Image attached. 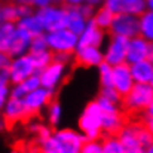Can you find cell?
Returning a JSON list of instances; mask_svg holds the SVG:
<instances>
[{
	"mask_svg": "<svg viewBox=\"0 0 153 153\" xmlns=\"http://www.w3.org/2000/svg\"><path fill=\"white\" fill-rule=\"evenodd\" d=\"M131 71H132L135 83H150L153 77V61L147 58V59L134 62L131 64Z\"/></svg>",
	"mask_w": 153,
	"mask_h": 153,
	"instance_id": "44dd1931",
	"label": "cell"
},
{
	"mask_svg": "<svg viewBox=\"0 0 153 153\" xmlns=\"http://www.w3.org/2000/svg\"><path fill=\"white\" fill-rule=\"evenodd\" d=\"M104 6L110 9L114 15L129 13V15L141 16L146 12L147 3L146 0H104Z\"/></svg>",
	"mask_w": 153,
	"mask_h": 153,
	"instance_id": "5bb4252c",
	"label": "cell"
},
{
	"mask_svg": "<svg viewBox=\"0 0 153 153\" xmlns=\"http://www.w3.org/2000/svg\"><path fill=\"white\" fill-rule=\"evenodd\" d=\"M9 73H10V82H12V85L21 83L25 79H28L31 74L37 73L36 71V67H34V62L31 59V55L30 53H25L22 56L13 58L12 62H10V67H9Z\"/></svg>",
	"mask_w": 153,
	"mask_h": 153,
	"instance_id": "8fae6325",
	"label": "cell"
},
{
	"mask_svg": "<svg viewBox=\"0 0 153 153\" xmlns=\"http://www.w3.org/2000/svg\"><path fill=\"white\" fill-rule=\"evenodd\" d=\"M31 40H33V36L27 30L18 27L16 31H15V34H13V37H12V40L9 42L7 49L4 51V53L10 55L12 58H16V56H22L25 53H30Z\"/></svg>",
	"mask_w": 153,
	"mask_h": 153,
	"instance_id": "9a60e30c",
	"label": "cell"
},
{
	"mask_svg": "<svg viewBox=\"0 0 153 153\" xmlns=\"http://www.w3.org/2000/svg\"><path fill=\"white\" fill-rule=\"evenodd\" d=\"M149 46H150V42L147 39H144L143 36H137V37L129 39L126 62L134 64V62L147 59L149 58Z\"/></svg>",
	"mask_w": 153,
	"mask_h": 153,
	"instance_id": "ac0fdd59",
	"label": "cell"
},
{
	"mask_svg": "<svg viewBox=\"0 0 153 153\" xmlns=\"http://www.w3.org/2000/svg\"><path fill=\"white\" fill-rule=\"evenodd\" d=\"M65 68H67L65 62H59V61L51 62L46 68H43L39 73L40 74V80H42V86L53 91L59 85V82L62 80V77L65 74Z\"/></svg>",
	"mask_w": 153,
	"mask_h": 153,
	"instance_id": "2e32d148",
	"label": "cell"
},
{
	"mask_svg": "<svg viewBox=\"0 0 153 153\" xmlns=\"http://www.w3.org/2000/svg\"><path fill=\"white\" fill-rule=\"evenodd\" d=\"M16 85H19V86L24 89V92H25V94H30L31 91H36L37 88H40V86H42L40 74H39V73H34V74H31L28 79H25L24 82L16 83Z\"/></svg>",
	"mask_w": 153,
	"mask_h": 153,
	"instance_id": "83f0119b",
	"label": "cell"
},
{
	"mask_svg": "<svg viewBox=\"0 0 153 153\" xmlns=\"http://www.w3.org/2000/svg\"><path fill=\"white\" fill-rule=\"evenodd\" d=\"M46 49H49L46 34H39V36H34V37H33V40H31L30 52H40V51H46Z\"/></svg>",
	"mask_w": 153,
	"mask_h": 153,
	"instance_id": "1f68e13d",
	"label": "cell"
},
{
	"mask_svg": "<svg viewBox=\"0 0 153 153\" xmlns=\"http://www.w3.org/2000/svg\"><path fill=\"white\" fill-rule=\"evenodd\" d=\"M49 49L53 53H74L79 46V34L70 28H61L46 33Z\"/></svg>",
	"mask_w": 153,
	"mask_h": 153,
	"instance_id": "5b68a950",
	"label": "cell"
},
{
	"mask_svg": "<svg viewBox=\"0 0 153 153\" xmlns=\"http://www.w3.org/2000/svg\"><path fill=\"white\" fill-rule=\"evenodd\" d=\"M110 36H123L128 39L140 36V16L129 13H117L108 30Z\"/></svg>",
	"mask_w": 153,
	"mask_h": 153,
	"instance_id": "ba28073f",
	"label": "cell"
},
{
	"mask_svg": "<svg viewBox=\"0 0 153 153\" xmlns=\"http://www.w3.org/2000/svg\"><path fill=\"white\" fill-rule=\"evenodd\" d=\"M144 113H147V114H150V116H153V102L150 104V107H149V108H147V110H146Z\"/></svg>",
	"mask_w": 153,
	"mask_h": 153,
	"instance_id": "60d3db41",
	"label": "cell"
},
{
	"mask_svg": "<svg viewBox=\"0 0 153 153\" xmlns=\"http://www.w3.org/2000/svg\"><path fill=\"white\" fill-rule=\"evenodd\" d=\"M61 119V105L55 98L52 100V102L48 105V120L51 126H56L59 123Z\"/></svg>",
	"mask_w": 153,
	"mask_h": 153,
	"instance_id": "f546056e",
	"label": "cell"
},
{
	"mask_svg": "<svg viewBox=\"0 0 153 153\" xmlns=\"http://www.w3.org/2000/svg\"><path fill=\"white\" fill-rule=\"evenodd\" d=\"M104 36H105V31L95 24L94 19H89L86 28L79 36V46H97V48H100L104 42Z\"/></svg>",
	"mask_w": 153,
	"mask_h": 153,
	"instance_id": "d6986e66",
	"label": "cell"
},
{
	"mask_svg": "<svg viewBox=\"0 0 153 153\" xmlns=\"http://www.w3.org/2000/svg\"><path fill=\"white\" fill-rule=\"evenodd\" d=\"M140 120L143 122V125L150 131V134L153 135V116L147 114V113H143V114L140 116Z\"/></svg>",
	"mask_w": 153,
	"mask_h": 153,
	"instance_id": "e575fe53",
	"label": "cell"
},
{
	"mask_svg": "<svg viewBox=\"0 0 153 153\" xmlns=\"http://www.w3.org/2000/svg\"><path fill=\"white\" fill-rule=\"evenodd\" d=\"M150 85H152V86H153V77H152V80H150Z\"/></svg>",
	"mask_w": 153,
	"mask_h": 153,
	"instance_id": "f6af8a7d",
	"label": "cell"
},
{
	"mask_svg": "<svg viewBox=\"0 0 153 153\" xmlns=\"http://www.w3.org/2000/svg\"><path fill=\"white\" fill-rule=\"evenodd\" d=\"M12 59H13V58H12L10 55H7V53L1 52V55H0V67H1V68H9V67H10Z\"/></svg>",
	"mask_w": 153,
	"mask_h": 153,
	"instance_id": "d590c367",
	"label": "cell"
},
{
	"mask_svg": "<svg viewBox=\"0 0 153 153\" xmlns=\"http://www.w3.org/2000/svg\"><path fill=\"white\" fill-rule=\"evenodd\" d=\"M33 13L30 4H19L4 0L1 4V22H19L22 18Z\"/></svg>",
	"mask_w": 153,
	"mask_h": 153,
	"instance_id": "e0dca14e",
	"label": "cell"
},
{
	"mask_svg": "<svg viewBox=\"0 0 153 153\" xmlns=\"http://www.w3.org/2000/svg\"><path fill=\"white\" fill-rule=\"evenodd\" d=\"M80 153H102L101 140H86Z\"/></svg>",
	"mask_w": 153,
	"mask_h": 153,
	"instance_id": "d6a6232c",
	"label": "cell"
},
{
	"mask_svg": "<svg viewBox=\"0 0 153 153\" xmlns=\"http://www.w3.org/2000/svg\"><path fill=\"white\" fill-rule=\"evenodd\" d=\"M67 7L68 12V21H67V28H70L71 31H74L76 34H82L83 30L88 25V18L80 12L79 4H64Z\"/></svg>",
	"mask_w": 153,
	"mask_h": 153,
	"instance_id": "ffe728a7",
	"label": "cell"
},
{
	"mask_svg": "<svg viewBox=\"0 0 153 153\" xmlns=\"http://www.w3.org/2000/svg\"><path fill=\"white\" fill-rule=\"evenodd\" d=\"M102 153H123V146L117 135H104L101 138Z\"/></svg>",
	"mask_w": 153,
	"mask_h": 153,
	"instance_id": "4316f807",
	"label": "cell"
},
{
	"mask_svg": "<svg viewBox=\"0 0 153 153\" xmlns=\"http://www.w3.org/2000/svg\"><path fill=\"white\" fill-rule=\"evenodd\" d=\"M16 25L24 28V30H27L33 37L39 36V34H43V31H45L43 22H42V19H40V16L37 13H31V15L22 18L19 22H16Z\"/></svg>",
	"mask_w": 153,
	"mask_h": 153,
	"instance_id": "7402d4cb",
	"label": "cell"
},
{
	"mask_svg": "<svg viewBox=\"0 0 153 153\" xmlns=\"http://www.w3.org/2000/svg\"><path fill=\"white\" fill-rule=\"evenodd\" d=\"M79 129L86 140H101L102 132V110L100 102L91 101L83 108L79 117Z\"/></svg>",
	"mask_w": 153,
	"mask_h": 153,
	"instance_id": "7a4b0ae2",
	"label": "cell"
},
{
	"mask_svg": "<svg viewBox=\"0 0 153 153\" xmlns=\"http://www.w3.org/2000/svg\"><path fill=\"white\" fill-rule=\"evenodd\" d=\"M100 97L114 102V104H120V105H122V100H123V97L114 89V86H101Z\"/></svg>",
	"mask_w": 153,
	"mask_h": 153,
	"instance_id": "4dcf8cb0",
	"label": "cell"
},
{
	"mask_svg": "<svg viewBox=\"0 0 153 153\" xmlns=\"http://www.w3.org/2000/svg\"><path fill=\"white\" fill-rule=\"evenodd\" d=\"M52 100H53V91L43 86L27 94V97L24 98L25 108H27V122H33V119L40 114L42 108L49 105Z\"/></svg>",
	"mask_w": 153,
	"mask_h": 153,
	"instance_id": "52a82bcc",
	"label": "cell"
},
{
	"mask_svg": "<svg viewBox=\"0 0 153 153\" xmlns=\"http://www.w3.org/2000/svg\"><path fill=\"white\" fill-rule=\"evenodd\" d=\"M19 122H27V108L24 98L9 97V100L3 105V126L6 129H12Z\"/></svg>",
	"mask_w": 153,
	"mask_h": 153,
	"instance_id": "9c48e42d",
	"label": "cell"
},
{
	"mask_svg": "<svg viewBox=\"0 0 153 153\" xmlns=\"http://www.w3.org/2000/svg\"><path fill=\"white\" fill-rule=\"evenodd\" d=\"M111 83H113L114 89L122 97H125L126 94H129V91L135 85V80H134V76H132V71H131V64L123 62V64L113 65Z\"/></svg>",
	"mask_w": 153,
	"mask_h": 153,
	"instance_id": "7c38bea8",
	"label": "cell"
},
{
	"mask_svg": "<svg viewBox=\"0 0 153 153\" xmlns=\"http://www.w3.org/2000/svg\"><path fill=\"white\" fill-rule=\"evenodd\" d=\"M128 45L129 39L123 36H111L105 51H104V61L110 65H117L126 62L128 56Z\"/></svg>",
	"mask_w": 153,
	"mask_h": 153,
	"instance_id": "30bf717a",
	"label": "cell"
},
{
	"mask_svg": "<svg viewBox=\"0 0 153 153\" xmlns=\"http://www.w3.org/2000/svg\"><path fill=\"white\" fill-rule=\"evenodd\" d=\"M153 102V86L150 83H135L122 100V110L128 119L140 117Z\"/></svg>",
	"mask_w": 153,
	"mask_h": 153,
	"instance_id": "6da1fadb",
	"label": "cell"
},
{
	"mask_svg": "<svg viewBox=\"0 0 153 153\" xmlns=\"http://www.w3.org/2000/svg\"><path fill=\"white\" fill-rule=\"evenodd\" d=\"M114 13L110 10V9H107L105 6H102L100 7L97 12H95V15H94V21H95V24L102 28L104 31H108L110 30V27H111V24H113V19H114Z\"/></svg>",
	"mask_w": 153,
	"mask_h": 153,
	"instance_id": "cb8c5ba5",
	"label": "cell"
},
{
	"mask_svg": "<svg viewBox=\"0 0 153 153\" xmlns=\"http://www.w3.org/2000/svg\"><path fill=\"white\" fill-rule=\"evenodd\" d=\"M97 101L102 110V132L104 135H117L126 123V116L120 104L108 101L98 95Z\"/></svg>",
	"mask_w": 153,
	"mask_h": 153,
	"instance_id": "3957f363",
	"label": "cell"
},
{
	"mask_svg": "<svg viewBox=\"0 0 153 153\" xmlns=\"http://www.w3.org/2000/svg\"><path fill=\"white\" fill-rule=\"evenodd\" d=\"M9 153H24V149H12Z\"/></svg>",
	"mask_w": 153,
	"mask_h": 153,
	"instance_id": "7bdbcfd3",
	"label": "cell"
},
{
	"mask_svg": "<svg viewBox=\"0 0 153 153\" xmlns=\"http://www.w3.org/2000/svg\"><path fill=\"white\" fill-rule=\"evenodd\" d=\"M146 3H147L149 10H153V0H146Z\"/></svg>",
	"mask_w": 153,
	"mask_h": 153,
	"instance_id": "b9f144b4",
	"label": "cell"
},
{
	"mask_svg": "<svg viewBox=\"0 0 153 153\" xmlns=\"http://www.w3.org/2000/svg\"><path fill=\"white\" fill-rule=\"evenodd\" d=\"M102 0H85L83 3H88V4H91V6H97V4H100Z\"/></svg>",
	"mask_w": 153,
	"mask_h": 153,
	"instance_id": "f35d334b",
	"label": "cell"
},
{
	"mask_svg": "<svg viewBox=\"0 0 153 153\" xmlns=\"http://www.w3.org/2000/svg\"><path fill=\"white\" fill-rule=\"evenodd\" d=\"M82 1L85 0H61L59 4H82Z\"/></svg>",
	"mask_w": 153,
	"mask_h": 153,
	"instance_id": "74e56055",
	"label": "cell"
},
{
	"mask_svg": "<svg viewBox=\"0 0 153 153\" xmlns=\"http://www.w3.org/2000/svg\"><path fill=\"white\" fill-rule=\"evenodd\" d=\"M146 153H153V143L150 144V146H149V147H147V150H146Z\"/></svg>",
	"mask_w": 153,
	"mask_h": 153,
	"instance_id": "ee69618b",
	"label": "cell"
},
{
	"mask_svg": "<svg viewBox=\"0 0 153 153\" xmlns=\"http://www.w3.org/2000/svg\"><path fill=\"white\" fill-rule=\"evenodd\" d=\"M149 59L153 61V42H150V46H149Z\"/></svg>",
	"mask_w": 153,
	"mask_h": 153,
	"instance_id": "ab89813d",
	"label": "cell"
},
{
	"mask_svg": "<svg viewBox=\"0 0 153 153\" xmlns=\"http://www.w3.org/2000/svg\"><path fill=\"white\" fill-rule=\"evenodd\" d=\"M53 1L61 3V0H31V4L39 6V7H45V6H51V3H53Z\"/></svg>",
	"mask_w": 153,
	"mask_h": 153,
	"instance_id": "8d00e7d4",
	"label": "cell"
},
{
	"mask_svg": "<svg viewBox=\"0 0 153 153\" xmlns=\"http://www.w3.org/2000/svg\"><path fill=\"white\" fill-rule=\"evenodd\" d=\"M37 15L40 16L45 31H55L61 28H67V21H68V12L64 4L59 6H45L37 10Z\"/></svg>",
	"mask_w": 153,
	"mask_h": 153,
	"instance_id": "8992f818",
	"label": "cell"
},
{
	"mask_svg": "<svg viewBox=\"0 0 153 153\" xmlns=\"http://www.w3.org/2000/svg\"><path fill=\"white\" fill-rule=\"evenodd\" d=\"M16 28H18L16 22H1V28H0V49L1 52L7 49V45L12 40Z\"/></svg>",
	"mask_w": 153,
	"mask_h": 153,
	"instance_id": "484cf974",
	"label": "cell"
},
{
	"mask_svg": "<svg viewBox=\"0 0 153 153\" xmlns=\"http://www.w3.org/2000/svg\"><path fill=\"white\" fill-rule=\"evenodd\" d=\"M10 97V88L7 83H0V102L1 105H4V102L9 100Z\"/></svg>",
	"mask_w": 153,
	"mask_h": 153,
	"instance_id": "836d02e7",
	"label": "cell"
},
{
	"mask_svg": "<svg viewBox=\"0 0 153 153\" xmlns=\"http://www.w3.org/2000/svg\"><path fill=\"white\" fill-rule=\"evenodd\" d=\"M140 36L153 42V10H146L140 16Z\"/></svg>",
	"mask_w": 153,
	"mask_h": 153,
	"instance_id": "d4e9b609",
	"label": "cell"
},
{
	"mask_svg": "<svg viewBox=\"0 0 153 153\" xmlns=\"http://www.w3.org/2000/svg\"><path fill=\"white\" fill-rule=\"evenodd\" d=\"M100 70V82L101 86H113L111 83V76H113V65H110L108 62H101L98 65Z\"/></svg>",
	"mask_w": 153,
	"mask_h": 153,
	"instance_id": "f1b7e54d",
	"label": "cell"
},
{
	"mask_svg": "<svg viewBox=\"0 0 153 153\" xmlns=\"http://www.w3.org/2000/svg\"><path fill=\"white\" fill-rule=\"evenodd\" d=\"M56 153H80L86 138L83 134H79L73 129H58L48 140Z\"/></svg>",
	"mask_w": 153,
	"mask_h": 153,
	"instance_id": "277c9868",
	"label": "cell"
},
{
	"mask_svg": "<svg viewBox=\"0 0 153 153\" xmlns=\"http://www.w3.org/2000/svg\"><path fill=\"white\" fill-rule=\"evenodd\" d=\"M30 55H31V59L34 62V67H36V71L37 73H40L51 62H53V56H55V53L51 49L40 51V52H30Z\"/></svg>",
	"mask_w": 153,
	"mask_h": 153,
	"instance_id": "603a6c76",
	"label": "cell"
},
{
	"mask_svg": "<svg viewBox=\"0 0 153 153\" xmlns=\"http://www.w3.org/2000/svg\"><path fill=\"white\" fill-rule=\"evenodd\" d=\"M73 62L79 67H98L104 62V52L97 46H77L73 53Z\"/></svg>",
	"mask_w": 153,
	"mask_h": 153,
	"instance_id": "4fadbf2b",
	"label": "cell"
}]
</instances>
